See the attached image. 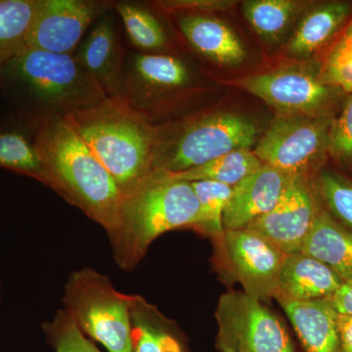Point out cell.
<instances>
[{"label": "cell", "instance_id": "cell-35", "mask_svg": "<svg viewBox=\"0 0 352 352\" xmlns=\"http://www.w3.org/2000/svg\"><path fill=\"white\" fill-rule=\"evenodd\" d=\"M340 36H352V16L351 20H349V24H347L346 29L344 30L342 34Z\"/></svg>", "mask_w": 352, "mask_h": 352}, {"label": "cell", "instance_id": "cell-26", "mask_svg": "<svg viewBox=\"0 0 352 352\" xmlns=\"http://www.w3.org/2000/svg\"><path fill=\"white\" fill-rule=\"evenodd\" d=\"M312 182L324 210L352 232V177L327 164Z\"/></svg>", "mask_w": 352, "mask_h": 352}, {"label": "cell", "instance_id": "cell-32", "mask_svg": "<svg viewBox=\"0 0 352 352\" xmlns=\"http://www.w3.org/2000/svg\"><path fill=\"white\" fill-rule=\"evenodd\" d=\"M230 0H166L155 2V6L166 13H196L226 11L235 6Z\"/></svg>", "mask_w": 352, "mask_h": 352}, {"label": "cell", "instance_id": "cell-24", "mask_svg": "<svg viewBox=\"0 0 352 352\" xmlns=\"http://www.w3.org/2000/svg\"><path fill=\"white\" fill-rule=\"evenodd\" d=\"M113 9L119 14L129 41L141 53L168 54V34L148 7L138 2L116 1Z\"/></svg>", "mask_w": 352, "mask_h": 352}, {"label": "cell", "instance_id": "cell-17", "mask_svg": "<svg viewBox=\"0 0 352 352\" xmlns=\"http://www.w3.org/2000/svg\"><path fill=\"white\" fill-rule=\"evenodd\" d=\"M176 15L183 38L199 54L222 66H239L247 59L244 43L226 23L205 14Z\"/></svg>", "mask_w": 352, "mask_h": 352}, {"label": "cell", "instance_id": "cell-15", "mask_svg": "<svg viewBox=\"0 0 352 352\" xmlns=\"http://www.w3.org/2000/svg\"><path fill=\"white\" fill-rule=\"evenodd\" d=\"M352 16V2H310L302 14L286 45L289 57L300 62L321 58L337 41Z\"/></svg>", "mask_w": 352, "mask_h": 352}, {"label": "cell", "instance_id": "cell-9", "mask_svg": "<svg viewBox=\"0 0 352 352\" xmlns=\"http://www.w3.org/2000/svg\"><path fill=\"white\" fill-rule=\"evenodd\" d=\"M333 120L277 115L252 151L272 168L314 179L328 164L329 129Z\"/></svg>", "mask_w": 352, "mask_h": 352}, {"label": "cell", "instance_id": "cell-21", "mask_svg": "<svg viewBox=\"0 0 352 352\" xmlns=\"http://www.w3.org/2000/svg\"><path fill=\"white\" fill-rule=\"evenodd\" d=\"M300 252L325 264L342 281L352 280V232L322 206Z\"/></svg>", "mask_w": 352, "mask_h": 352}, {"label": "cell", "instance_id": "cell-5", "mask_svg": "<svg viewBox=\"0 0 352 352\" xmlns=\"http://www.w3.org/2000/svg\"><path fill=\"white\" fill-rule=\"evenodd\" d=\"M254 120L231 112L188 116L157 126L154 173H180L241 149H252L261 138Z\"/></svg>", "mask_w": 352, "mask_h": 352}, {"label": "cell", "instance_id": "cell-30", "mask_svg": "<svg viewBox=\"0 0 352 352\" xmlns=\"http://www.w3.org/2000/svg\"><path fill=\"white\" fill-rule=\"evenodd\" d=\"M329 161L338 170L352 173V94H347L330 129L328 141Z\"/></svg>", "mask_w": 352, "mask_h": 352}, {"label": "cell", "instance_id": "cell-12", "mask_svg": "<svg viewBox=\"0 0 352 352\" xmlns=\"http://www.w3.org/2000/svg\"><path fill=\"white\" fill-rule=\"evenodd\" d=\"M115 3L108 0H36L25 46L75 54L88 30Z\"/></svg>", "mask_w": 352, "mask_h": 352}, {"label": "cell", "instance_id": "cell-34", "mask_svg": "<svg viewBox=\"0 0 352 352\" xmlns=\"http://www.w3.org/2000/svg\"><path fill=\"white\" fill-rule=\"evenodd\" d=\"M342 352H352V315L338 314Z\"/></svg>", "mask_w": 352, "mask_h": 352}, {"label": "cell", "instance_id": "cell-29", "mask_svg": "<svg viewBox=\"0 0 352 352\" xmlns=\"http://www.w3.org/2000/svg\"><path fill=\"white\" fill-rule=\"evenodd\" d=\"M43 330L46 342L55 352H102L63 308L52 320L43 324Z\"/></svg>", "mask_w": 352, "mask_h": 352}, {"label": "cell", "instance_id": "cell-33", "mask_svg": "<svg viewBox=\"0 0 352 352\" xmlns=\"http://www.w3.org/2000/svg\"><path fill=\"white\" fill-rule=\"evenodd\" d=\"M327 300L337 314L352 315V280L344 281L335 295Z\"/></svg>", "mask_w": 352, "mask_h": 352}, {"label": "cell", "instance_id": "cell-3", "mask_svg": "<svg viewBox=\"0 0 352 352\" xmlns=\"http://www.w3.org/2000/svg\"><path fill=\"white\" fill-rule=\"evenodd\" d=\"M198 217V199L190 182L151 176L124 197L117 222L107 233L116 263L124 271L135 270L160 236L190 229Z\"/></svg>", "mask_w": 352, "mask_h": 352}, {"label": "cell", "instance_id": "cell-13", "mask_svg": "<svg viewBox=\"0 0 352 352\" xmlns=\"http://www.w3.org/2000/svg\"><path fill=\"white\" fill-rule=\"evenodd\" d=\"M321 210L311 178L295 177L277 205L247 229L263 236L284 254L302 251Z\"/></svg>", "mask_w": 352, "mask_h": 352}, {"label": "cell", "instance_id": "cell-16", "mask_svg": "<svg viewBox=\"0 0 352 352\" xmlns=\"http://www.w3.org/2000/svg\"><path fill=\"white\" fill-rule=\"evenodd\" d=\"M295 176L263 164L234 187L223 214L224 230H238L268 214Z\"/></svg>", "mask_w": 352, "mask_h": 352}, {"label": "cell", "instance_id": "cell-6", "mask_svg": "<svg viewBox=\"0 0 352 352\" xmlns=\"http://www.w3.org/2000/svg\"><path fill=\"white\" fill-rule=\"evenodd\" d=\"M134 295L113 287L110 278L90 267L73 271L65 285L63 309L90 340L108 352H132Z\"/></svg>", "mask_w": 352, "mask_h": 352}, {"label": "cell", "instance_id": "cell-7", "mask_svg": "<svg viewBox=\"0 0 352 352\" xmlns=\"http://www.w3.org/2000/svg\"><path fill=\"white\" fill-rule=\"evenodd\" d=\"M280 116L335 118L346 92L324 82L317 60L256 74L237 82Z\"/></svg>", "mask_w": 352, "mask_h": 352}, {"label": "cell", "instance_id": "cell-2", "mask_svg": "<svg viewBox=\"0 0 352 352\" xmlns=\"http://www.w3.org/2000/svg\"><path fill=\"white\" fill-rule=\"evenodd\" d=\"M66 119L107 168L124 197L149 182L154 173L157 126L124 97H107Z\"/></svg>", "mask_w": 352, "mask_h": 352}, {"label": "cell", "instance_id": "cell-28", "mask_svg": "<svg viewBox=\"0 0 352 352\" xmlns=\"http://www.w3.org/2000/svg\"><path fill=\"white\" fill-rule=\"evenodd\" d=\"M0 166L51 187L50 173L36 146L19 131L0 132Z\"/></svg>", "mask_w": 352, "mask_h": 352}, {"label": "cell", "instance_id": "cell-27", "mask_svg": "<svg viewBox=\"0 0 352 352\" xmlns=\"http://www.w3.org/2000/svg\"><path fill=\"white\" fill-rule=\"evenodd\" d=\"M36 0H0V67L27 48Z\"/></svg>", "mask_w": 352, "mask_h": 352}, {"label": "cell", "instance_id": "cell-4", "mask_svg": "<svg viewBox=\"0 0 352 352\" xmlns=\"http://www.w3.org/2000/svg\"><path fill=\"white\" fill-rule=\"evenodd\" d=\"M0 69L27 102L38 126L65 119L107 98L75 54L25 48Z\"/></svg>", "mask_w": 352, "mask_h": 352}, {"label": "cell", "instance_id": "cell-31", "mask_svg": "<svg viewBox=\"0 0 352 352\" xmlns=\"http://www.w3.org/2000/svg\"><path fill=\"white\" fill-rule=\"evenodd\" d=\"M317 61L324 82L352 94V36H340Z\"/></svg>", "mask_w": 352, "mask_h": 352}, {"label": "cell", "instance_id": "cell-18", "mask_svg": "<svg viewBox=\"0 0 352 352\" xmlns=\"http://www.w3.org/2000/svg\"><path fill=\"white\" fill-rule=\"evenodd\" d=\"M344 281L328 266L302 252L286 254L275 300L315 302L332 298Z\"/></svg>", "mask_w": 352, "mask_h": 352}, {"label": "cell", "instance_id": "cell-22", "mask_svg": "<svg viewBox=\"0 0 352 352\" xmlns=\"http://www.w3.org/2000/svg\"><path fill=\"white\" fill-rule=\"evenodd\" d=\"M263 163L252 149H241L217 157L207 164L180 173L157 171L152 176L171 182H214L235 187L258 170Z\"/></svg>", "mask_w": 352, "mask_h": 352}, {"label": "cell", "instance_id": "cell-25", "mask_svg": "<svg viewBox=\"0 0 352 352\" xmlns=\"http://www.w3.org/2000/svg\"><path fill=\"white\" fill-rule=\"evenodd\" d=\"M198 199V221L190 228L214 242L224 233V210L233 193V187L214 182H190Z\"/></svg>", "mask_w": 352, "mask_h": 352}, {"label": "cell", "instance_id": "cell-8", "mask_svg": "<svg viewBox=\"0 0 352 352\" xmlns=\"http://www.w3.org/2000/svg\"><path fill=\"white\" fill-rule=\"evenodd\" d=\"M197 87L195 74L182 58L126 52L124 97L153 124L195 94Z\"/></svg>", "mask_w": 352, "mask_h": 352}, {"label": "cell", "instance_id": "cell-20", "mask_svg": "<svg viewBox=\"0 0 352 352\" xmlns=\"http://www.w3.org/2000/svg\"><path fill=\"white\" fill-rule=\"evenodd\" d=\"M277 302L289 317L305 352H342L338 314L327 300Z\"/></svg>", "mask_w": 352, "mask_h": 352}, {"label": "cell", "instance_id": "cell-23", "mask_svg": "<svg viewBox=\"0 0 352 352\" xmlns=\"http://www.w3.org/2000/svg\"><path fill=\"white\" fill-rule=\"evenodd\" d=\"M309 4L298 0H248L242 6L254 32L265 43L275 44L283 41Z\"/></svg>", "mask_w": 352, "mask_h": 352}, {"label": "cell", "instance_id": "cell-1", "mask_svg": "<svg viewBox=\"0 0 352 352\" xmlns=\"http://www.w3.org/2000/svg\"><path fill=\"white\" fill-rule=\"evenodd\" d=\"M34 146L50 173V188L103 227L112 230L122 205V192L107 168L76 133L68 120L38 126Z\"/></svg>", "mask_w": 352, "mask_h": 352}, {"label": "cell", "instance_id": "cell-11", "mask_svg": "<svg viewBox=\"0 0 352 352\" xmlns=\"http://www.w3.org/2000/svg\"><path fill=\"white\" fill-rule=\"evenodd\" d=\"M214 316L219 352H298L279 317L244 292L220 296Z\"/></svg>", "mask_w": 352, "mask_h": 352}, {"label": "cell", "instance_id": "cell-19", "mask_svg": "<svg viewBox=\"0 0 352 352\" xmlns=\"http://www.w3.org/2000/svg\"><path fill=\"white\" fill-rule=\"evenodd\" d=\"M131 317L132 352H191L180 326L143 296L134 295Z\"/></svg>", "mask_w": 352, "mask_h": 352}, {"label": "cell", "instance_id": "cell-14", "mask_svg": "<svg viewBox=\"0 0 352 352\" xmlns=\"http://www.w3.org/2000/svg\"><path fill=\"white\" fill-rule=\"evenodd\" d=\"M115 21L109 12L90 28L75 52L82 69L98 83L107 97H124V62Z\"/></svg>", "mask_w": 352, "mask_h": 352}, {"label": "cell", "instance_id": "cell-10", "mask_svg": "<svg viewBox=\"0 0 352 352\" xmlns=\"http://www.w3.org/2000/svg\"><path fill=\"white\" fill-rule=\"evenodd\" d=\"M212 245V265L219 280L240 284L244 293L261 302L275 298L286 254L247 228L224 230Z\"/></svg>", "mask_w": 352, "mask_h": 352}]
</instances>
